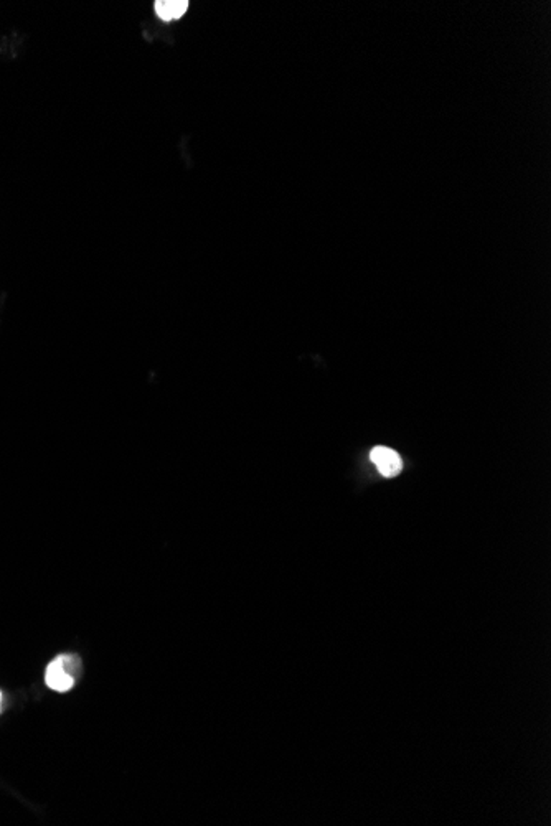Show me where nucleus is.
<instances>
[{
  "mask_svg": "<svg viewBox=\"0 0 551 826\" xmlns=\"http://www.w3.org/2000/svg\"><path fill=\"white\" fill-rule=\"evenodd\" d=\"M370 457L380 474L383 477H388V479L397 477L403 469L401 457H399L393 449H388V447H375V449L370 452Z\"/></svg>",
  "mask_w": 551,
  "mask_h": 826,
  "instance_id": "1",
  "label": "nucleus"
},
{
  "mask_svg": "<svg viewBox=\"0 0 551 826\" xmlns=\"http://www.w3.org/2000/svg\"><path fill=\"white\" fill-rule=\"evenodd\" d=\"M0 707H2V693H0Z\"/></svg>",
  "mask_w": 551,
  "mask_h": 826,
  "instance_id": "4",
  "label": "nucleus"
},
{
  "mask_svg": "<svg viewBox=\"0 0 551 826\" xmlns=\"http://www.w3.org/2000/svg\"><path fill=\"white\" fill-rule=\"evenodd\" d=\"M65 663H67V657H58L55 662L48 665L45 674V681L48 684V688L60 693L68 691L74 683L73 677L65 668Z\"/></svg>",
  "mask_w": 551,
  "mask_h": 826,
  "instance_id": "2",
  "label": "nucleus"
},
{
  "mask_svg": "<svg viewBox=\"0 0 551 826\" xmlns=\"http://www.w3.org/2000/svg\"><path fill=\"white\" fill-rule=\"evenodd\" d=\"M154 6L155 13H157L159 18H162V20L166 22L177 20V18H180L183 13L188 11L187 0H157Z\"/></svg>",
  "mask_w": 551,
  "mask_h": 826,
  "instance_id": "3",
  "label": "nucleus"
}]
</instances>
